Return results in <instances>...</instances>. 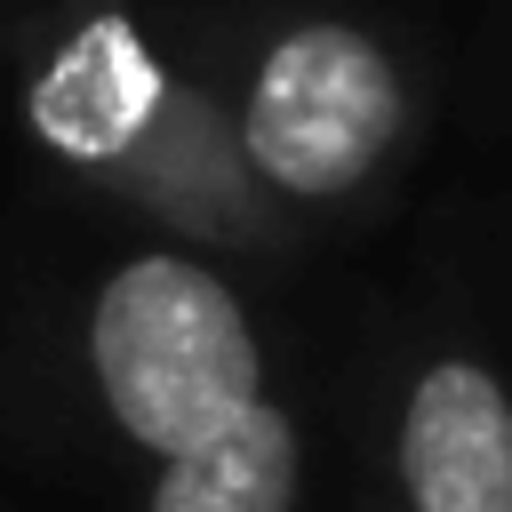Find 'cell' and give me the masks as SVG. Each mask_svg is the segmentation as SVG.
<instances>
[{
  "label": "cell",
  "mask_w": 512,
  "mask_h": 512,
  "mask_svg": "<svg viewBox=\"0 0 512 512\" xmlns=\"http://www.w3.org/2000/svg\"><path fill=\"white\" fill-rule=\"evenodd\" d=\"M16 120L32 152L200 256H280L296 224L240 168L200 48H176L144 0H48L16 40Z\"/></svg>",
  "instance_id": "1"
},
{
  "label": "cell",
  "mask_w": 512,
  "mask_h": 512,
  "mask_svg": "<svg viewBox=\"0 0 512 512\" xmlns=\"http://www.w3.org/2000/svg\"><path fill=\"white\" fill-rule=\"evenodd\" d=\"M80 368L112 440L152 464L272 400V360L248 296L176 240L128 248L96 272L80 304Z\"/></svg>",
  "instance_id": "3"
},
{
  "label": "cell",
  "mask_w": 512,
  "mask_h": 512,
  "mask_svg": "<svg viewBox=\"0 0 512 512\" xmlns=\"http://www.w3.org/2000/svg\"><path fill=\"white\" fill-rule=\"evenodd\" d=\"M296 496H304V424L272 392L200 448L160 456L144 512H296Z\"/></svg>",
  "instance_id": "5"
},
{
  "label": "cell",
  "mask_w": 512,
  "mask_h": 512,
  "mask_svg": "<svg viewBox=\"0 0 512 512\" xmlns=\"http://www.w3.org/2000/svg\"><path fill=\"white\" fill-rule=\"evenodd\" d=\"M400 512H512V376L480 344H432L392 400Z\"/></svg>",
  "instance_id": "4"
},
{
  "label": "cell",
  "mask_w": 512,
  "mask_h": 512,
  "mask_svg": "<svg viewBox=\"0 0 512 512\" xmlns=\"http://www.w3.org/2000/svg\"><path fill=\"white\" fill-rule=\"evenodd\" d=\"M200 64L224 96L240 168L296 232L368 208L424 128L416 56L352 8L248 16L232 40L200 48Z\"/></svg>",
  "instance_id": "2"
}]
</instances>
